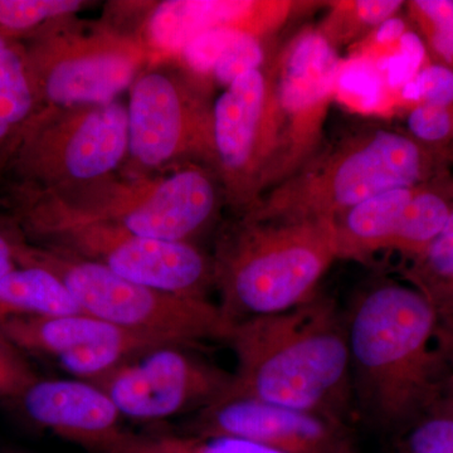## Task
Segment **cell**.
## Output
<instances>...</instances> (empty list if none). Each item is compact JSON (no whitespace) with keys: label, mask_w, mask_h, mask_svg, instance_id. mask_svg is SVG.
I'll return each mask as SVG.
<instances>
[{"label":"cell","mask_w":453,"mask_h":453,"mask_svg":"<svg viewBox=\"0 0 453 453\" xmlns=\"http://www.w3.org/2000/svg\"><path fill=\"white\" fill-rule=\"evenodd\" d=\"M228 342L237 366L220 399H258L347 423L353 396L347 323L332 299L316 295L288 311L244 319Z\"/></svg>","instance_id":"obj_1"},{"label":"cell","mask_w":453,"mask_h":453,"mask_svg":"<svg viewBox=\"0 0 453 453\" xmlns=\"http://www.w3.org/2000/svg\"><path fill=\"white\" fill-rule=\"evenodd\" d=\"M351 375L366 412L407 429L445 395L449 351L441 316L412 285L384 282L365 291L347 320ZM447 345V342H446Z\"/></svg>","instance_id":"obj_2"},{"label":"cell","mask_w":453,"mask_h":453,"mask_svg":"<svg viewBox=\"0 0 453 453\" xmlns=\"http://www.w3.org/2000/svg\"><path fill=\"white\" fill-rule=\"evenodd\" d=\"M219 178L189 164L165 177L110 178L62 192H32L22 211L26 231L44 238L65 226L103 223L140 237L190 242L213 222Z\"/></svg>","instance_id":"obj_3"},{"label":"cell","mask_w":453,"mask_h":453,"mask_svg":"<svg viewBox=\"0 0 453 453\" xmlns=\"http://www.w3.org/2000/svg\"><path fill=\"white\" fill-rule=\"evenodd\" d=\"M436 149L399 131L366 129L314 155L247 210V220H334L366 199L428 183Z\"/></svg>","instance_id":"obj_4"},{"label":"cell","mask_w":453,"mask_h":453,"mask_svg":"<svg viewBox=\"0 0 453 453\" xmlns=\"http://www.w3.org/2000/svg\"><path fill=\"white\" fill-rule=\"evenodd\" d=\"M338 258L333 220H247L219 251L214 285L234 323L280 314L316 296Z\"/></svg>","instance_id":"obj_5"},{"label":"cell","mask_w":453,"mask_h":453,"mask_svg":"<svg viewBox=\"0 0 453 453\" xmlns=\"http://www.w3.org/2000/svg\"><path fill=\"white\" fill-rule=\"evenodd\" d=\"M17 265H35L55 273L85 314L165 344L202 340L228 342L234 321L208 299L181 296L138 285L103 265L53 247L18 244Z\"/></svg>","instance_id":"obj_6"},{"label":"cell","mask_w":453,"mask_h":453,"mask_svg":"<svg viewBox=\"0 0 453 453\" xmlns=\"http://www.w3.org/2000/svg\"><path fill=\"white\" fill-rule=\"evenodd\" d=\"M129 153L127 106L40 107L7 162L33 192L76 189L111 177Z\"/></svg>","instance_id":"obj_7"},{"label":"cell","mask_w":453,"mask_h":453,"mask_svg":"<svg viewBox=\"0 0 453 453\" xmlns=\"http://www.w3.org/2000/svg\"><path fill=\"white\" fill-rule=\"evenodd\" d=\"M40 107L103 105L118 101L142 73L150 50L142 40L110 31H79L64 22L25 47Z\"/></svg>","instance_id":"obj_8"},{"label":"cell","mask_w":453,"mask_h":453,"mask_svg":"<svg viewBox=\"0 0 453 453\" xmlns=\"http://www.w3.org/2000/svg\"><path fill=\"white\" fill-rule=\"evenodd\" d=\"M340 65L335 46L315 29L297 35L268 65L276 149L265 190L290 178L316 154Z\"/></svg>","instance_id":"obj_9"},{"label":"cell","mask_w":453,"mask_h":453,"mask_svg":"<svg viewBox=\"0 0 453 453\" xmlns=\"http://www.w3.org/2000/svg\"><path fill=\"white\" fill-rule=\"evenodd\" d=\"M129 153L140 170L196 160L214 170L211 106L190 79L166 67L142 71L130 88Z\"/></svg>","instance_id":"obj_10"},{"label":"cell","mask_w":453,"mask_h":453,"mask_svg":"<svg viewBox=\"0 0 453 453\" xmlns=\"http://www.w3.org/2000/svg\"><path fill=\"white\" fill-rule=\"evenodd\" d=\"M61 250L115 275L155 290L207 299L214 285V262L190 242L140 237L118 226L88 223L65 226L44 238Z\"/></svg>","instance_id":"obj_11"},{"label":"cell","mask_w":453,"mask_h":453,"mask_svg":"<svg viewBox=\"0 0 453 453\" xmlns=\"http://www.w3.org/2000/svg\"><path fill=\"white\" fill-rule=\"evenodd\" d=\"M214 172L229 201L250 207L265 192L276 148L268 68L234 80L211 106Z\"/></svg>","instance_id":"obj_12"},{"label":"cell","mask_w":453,"mask_h":453,"mask_svg":"<svg viewBox=\"0 0 453 453\" xmlns=\"http://www.w3.org/2000/svg\"><path fill=\"white\" fill-rule=\"evenodd\" d=\"M184 345H160L94 381L122 417L159 421L222 398L232 374L188 354Z\"/></svg>","instance_id":"obj_13"},{"label":"cell","mask_w":453,"mask_h":453,"mask_svg":"<svg viewBox=\"0 0 453 453\" xmlns=\"http://www.w3.org/2000/svg\"><path fill=\"white\" fill-rule=\"evenodd\" d=\"M190 434L240 438L282 453H362L347 423L252 398L207 405Z\"/></svg>","instance_id":"obj_14"},{"label":"cell","mask_w":453,"mask_h":453,"mask_svg":"<svg viewBox=\"0 0 453 453\" xmlns=\"http://www.w3.org/2000/svg\"><path fill=\"white\" fill-rule=\"evenodd\" d=\"M291 2H241V0H166L153 8L145 19L148 50L178 56L193 38L217 28L242 29L265 37L290 16Z\"/></svg>","instance_id":"obj_15"},{"label":"cell","mask_w":453,"mask_h":453,"mask_svg":"<svg viewBox=\"0 0 453 453\" xmlns=\"http://www.w3.org/2000/svg\"><path fill=\"white\" fill-rule=\"evenodd\" d=\"M19 399L31 421L88 451L121 431L118 408L89 381L38 378Z\"/></svg>","instance_id":"obj_16"},{"label":"cell","mask_w":453,"mask_h":453,"mask_svg":"<svg viewBox=\"0 0 453 453\" xmlns=\"http://www.w3.org/2000/svg\"><path fill=\"white\" fill-rule=\"evenodd\" d=\"M418 187L388 190L336 217L333 222L338 258L363 259L386 250L396 251L408 205Z\"/></svg>","instance_id":"obj_17"},{"label":"cell","mask_w":453,"mask_h":453,"mask_svg":"<svg viewBox=\"0 0 453 453\" xmlns=\"http://www.w3.org/2000/svg\"><path fill=\"white\" fill-rule=\"evenodd\" d=\"M0 333L18 349L58 359L130 332L81 312L12 318L0 323Z\"/></svg>","instance_id":"obj_18"},{"label":"cell","mask_w":453,"mask_h":453,"mask_svg":"<svg viewBox=\"0 0 453 453\" xmlns=\"http://www.w3.org/2000/svg\"><path fill=\"white\" fill-rule=\"evenodd\" d=\"M61 279L35 265H18L0 281V323L20 316L81 314Z\"/></svg>","instance_id":"obj_19"},{"label":"cell","mask_w":453,"mask_h":453,"mask_svg":"<svg viewBox=\"0 0 453 453\" xmlns=\"http://www.w3.org/2000/svg\"><path fill=\"white\" fill-rule=\"evenodd\" d=\"M40 109L25 47L0 35V162Z\"/></svg>","instance_id":"obj_20"},{"label":"cell","mask_w":453,"mask_h":453,"mask_svg":"<svg viewBox=\"0 0 453 453\" xmlns=\"http://www.w3.org/2000/svg\"><path fill=\"white\" fill-rule=\"evenodd\" d=\"M405 275L434 303L446 335L453 340V211L442 232L412 258Z\"/></svg>","instance_id":"obj_21"},{"label":"cell","mask_w":453,"mask_h":453,"mask_svg":"<svg viewBox=\"0 0 453 453\" xmlns=\"http://www.w3.org/2000/svg\"><path fill=\"white\" fill-rule=\"evenodd\" d=\"M89 453H282L234 437L135 434L121 429Z\"/></svg>","instance_id":"obj_22"},{"label":"cell","mask_w":453,"mask_h":453,"mask_svg":"<svg viewBox=\"0 0 453 453\" xmlns=\"http://www.w3.org/2000/svg\"><path fill=\"white\" fill-rule=\"evenodd\" d=\"M402 2L395 0H359L333 3V12L321 33L334 44L353 38L365 29L378 28L395 17Z\"/></svg>","instance_id":"obj_23"},{"label":"cell","mask_w":453,"mask_h":453,"mask_svg":"<svg viewBox=\"0 0 453 453\" xmlns=\"http://www.w3.org/2000/svg\"><path fill=\"white\" fill-rule=\"evenodd\" d=\"M405 453H453V401L443 395L407 428Z\"/></svg>","instance_id":"obj_24"},{"label":"cell","mask_w":453,"mask_h":453,"mask_svg":"<svg viewBox=\"0 0 453 453\" xmlns=\"http://www.w3.org/2000/svg\"><path fill=\"white\" fill-rule=\"evenodd\" d=\"M386 86L384 76L375 62L359 57L349 64L340 65L335 96L349 105L374 110L386 101Z\"/></svg>","instance_id":"obj_25"},{"label":"cell","mask_w":453,"mask_h":453,"mask_svg":"<svg viewBox=\"0 0 453 453\" xmlns=\"http://www.w3.org/2000/svg\"><path fill=\"white\" fill-rule=\"evenodd\" d=\"M408 9L432 53L441 65L453 70L452 0H414L408 3Z\"/></svg>","instance_id":"obj_26"},{"label":"cell","mask_w":453,"mask_h":453,"mask_svg":"<svg viewBox=\"0 0 453 453\" xmlns=\"http://www.w3.org/2000/svg\"><path fill=\"white\" fill-rule=\"evenodd\" d=\"M396 44L395 52L380 57L375 65L388 88L402 89L425 67L427 50L422 38L413 32L405 31Z\"/></svg>","instance_id":"obj_27"},{"label":"cell","mask_w":453,"mask_h":453,"mask_svg":"<svg viewBox=\"0 0 453 453\" xmlns=\"http://www.w3.org/2000/svg\"><path fill=\"white\" fill-rule=\"evenodd\" d=\"M265 61L266 52L262 37L246 33L223 53L211 71V79L226 88L242 74L261 70Z\"/></svg>","instance_id":"obj_28"},{"label":"cell","mask_w":453,"mask_h":453,"mask_svg":"<svg viewBox=\"0 0 453 453\" xmlns=\"http://www.w3.org/2000/svg\"><path fill=\"white\" fill-rule=\"evenodd\" d=\"M246 33L249 32L238 28L211 29L193 38L178 56L190 73L198 77H211L214 65L226 49Z\"/></svg>","instance_id":"obj_29"},{"label":"cell","mask_w":453,"mask_h":453,"mask_svg":"<svg viewBox=\"0 0 453 453\" xmlns=\"http://www.w3.org/2000/svg\"><path fill=\"white\" fill-rule=\"evenodd\" d=\"M401 96L426 105H453V70L445 65H427L401 89Z\"/></svg>","instance_id":"obj_30"},{"label":"cell","mask_w":453,"mask_h":453,"mask_svg":"<svg viewBox=\"0 0 453 453\" xmlns=\"http://www.w3.org/2000/svg\"><path fill=\"white\" fill-rule=\"evenodd\" d=\"M411 136L422 144L440 146L453 138V105L436 106L419 104L407 119Z\"/></svg>","instance_id":"obj_31"},{"label":"cell","mask_w":453,"mask_h":453,"mask_svg":"<svg viewBox=\"0 0 453 453\" xmlns=\"http://www.w3.org/2000/svg\"><path fill=\"white\" fill-rule=\"evenodd\" d=\"M37 380L19 349L0 333V396L19 399Z\"/></svg>","instance_id":"obj_32"},{"label":"cell","mask_w":453,"mask_h":453,"mask_svg":"<svg viewBox=\"0 0 453 453\" xmlns=\"http://www.w3.org/2000/svg\"><path fill=\"white\" fill-rule=\"evenodd\" d=\"M22 241L13 226L0 220V281L18 266L16 251Z\"/></svg>","instance_id":"obj_33"},{"label":"cell","mask_w":453,"mask_h":453,"mask_svg":"<svg viewBox=\"0 0 453 453\" xmlns=\"http://www.w3.org/2000/svg\"><path fill=\"white\" fill-rule=\"evenodd\" d=\"M404 33V20L401 18L393 17L375 29L374 42L377 44L389 46V44L396 43Z\"/></svg>","instance_id":"obj_34"},{"label":"cell","mask_w":453,"mask_h":453,"mask_svg":"<svg viewBox=\"0 0 453 453\" xmlns=\"http://www.w3.org/2000/svg\"><path fill=\"white\" fill-rule=\"evenodd\" d=\"M445 395H449L453 401V372L449 375V380L446 381Z\"/></svg>","instance_id":"obj_35"}]
</instances>
